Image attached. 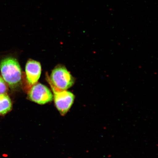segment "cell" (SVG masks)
I'll use <instances>...</instances> for the list:
<instances>
[{"mask_svg": "<svg viewBox=\"0 0 158 158\" xmlns=\"http://www.w3.org/2000/svg\"><path fill=\"white\" fill-rule=\"evenodd\" d=\"M0 70L4 80L11 89L17 87L21 83L22 73L16 59L8 57L0 62Z\"/></svg>", "mask_w": 158, "mask_h": 158, "instance_id": "obj_1", "label": "cell"}, {"mask_svg": "<svg viewBox=\"0 0 158 158\" xmlns=\"http://www.w3.org/2000/svg\"><path fill=\"white\" fill-rule=\"evenodd\" d=\"M47 80L51 87L53 94L55 103L56 107L62 115L66 114L73 103L75 96L73 94L66 90L57 88L51 82L48 74Z\"/></svg>", "mask_w": 158, "mask_h": 158, "instance_id": "obj_2", "label": "cell"}, {"mask_svg": "<svg viewBox=\"0 0 158 158\" xmlns=\"http://www.w3.org/2000/svg\"><path fill=\"white\" fill-rule=\"evenodd\" d=\"M51 82L57 88L66 90L74 83L73 77L65 67L58 66L52 71L49 78Z\"/></svg>", "mask_w": 158, "mask_h": 158, "instance_id": "obj_3", "label": "cell"}, {"mask_svg": "<svg viewBox=\"0 0 158 158\" xmlns=\"http://www.w3.org/2000/svg\"><path fill=\"white\" fill-rule=\"evenodd\" d=\"M28 97L30 100L39 104H44L52 101L53 95L44 85L36 83L29 91Z\"/></svg>", "mask_w": 158, "mask_h": 158, "instance_id": "obj_4", "label": "cell"}, {"mask_svg": "<svg viewBox=\"0 0 158 158\" xmlns=\"http://www.w3.org/2000/svg\"><path fill=\"white\" fill-rule=\"evenodd\" d=\"M41 68L40 63L31 59L27 61L25 66V72L27 82L33 85L37 83L40 77Z\"/></svg>", "mask_w": 158, "mask_h": 158, "instance_id": "obj_5", "label": "cell"}, {"mask_svg": "<svg viewBox=\"0 0 158 158\" xmlns=\"http://www.w3.org/2000/svg\"><path fill=\"white\" fill-rule=\"evenodd\" d=\"M12 103L10 98L7 94H0V114H5L10 110Z\"/></svg>", "mask_w": 158, "mask_h": 158, "instance_id": "obj_6", "label": "cell"}, {"mask_svg": "<svg viewBox=\"0 0 158 158\" xmlns=\"http://www.w3.org/2000/svg\"><path fill=\"white\" fill-rule=\"evenodd\" d=\"M7 87L5 81L0 76V94H5L7 92Z\"/></svg>", "mask_w": 158, "mask_h": 158, "instance_id": "obj_7", "label": "cell"}]
</instances>
